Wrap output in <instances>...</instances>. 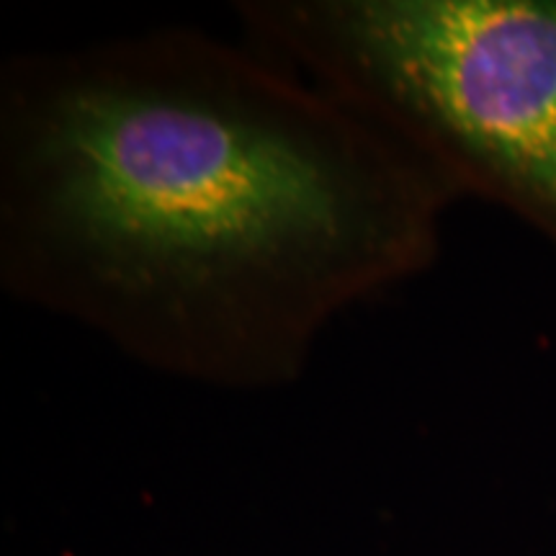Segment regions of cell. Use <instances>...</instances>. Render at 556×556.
Segmentation results:
<instances>
[{
    "label": "cell",
    "mask_w": 556,
    "mask_h": 556,
    "mask_svg": "<svg viewBox=\"0 0 556 556\" xmlns=\"http://www.w3.org/2000/svg\"><path fill=\"white\" fill-rule=\"evenodd\" d=\"M456 191L253 41L155 29L0 70V283L165 374L302 377L435 258Z\"/></svg>",
    "instance_id": "1"
},
{
    "label": "cell",
    "mask_w": 556,
    "mask_h": 556,
    "mask_svg": "<svg viewBox=\"0 0 556 556\" xmlns=\"http://www.w3.org/2000/svg\"><path fill=\"white\" fill-rule=\"evenodd\" d=\"M248 41L556 238V0H242Z\"/></svg>",
    "instance_id": "2"
}]
</instances>
